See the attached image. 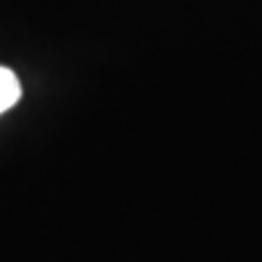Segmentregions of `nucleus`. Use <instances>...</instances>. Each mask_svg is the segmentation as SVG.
Wrapping results in <instances>:
<instances>
[{
    "instance_id": "f257e3e1",
    "label": "nucleus",
    "mask_w": 262,
    "mask_h": 262,
    "mask_svg": "<svg viewBox=\"0 0 262 262\" xmlns=\"http://www.w3.org/2000/svg\"><path fill=\"white\" fill-rule=\"evenodd\" d=\"M21 97V86H19V78L11 73L8 67H0V115L6 110H11Z\"/></svg>"
}]
</instances>
